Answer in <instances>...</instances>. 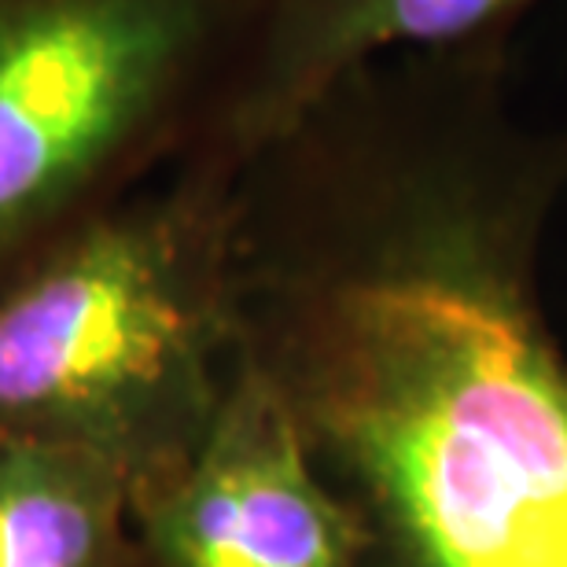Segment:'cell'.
<instances>
[{"label":"cell","mask_w":567,"mask_h":567,"mask_svg":"<svg viewBox=\"0 0 567 567\" xmlns=\"http://www.w3.org/2000/svg\"><path fill=\"white\" fill-rule=\"evenodd\" d=\"M262 0H0V288L210 147Z\"/></svg>","instance_id":"3"},{"label":"cell","mask_w":567,"mask_h":567,"mask_svg":"<svg viewBox=\"0 0 567 567\" xmlns=\"http://www.w3.org/2000/svg\"><path fill=\"white\" fill-rule=\"evenodd\" d=\"M137 567H372L277 388L244 354L196 450L133 491Z\"/></svg>","instance_id":"4"},{"label":"cell","mask_w":567,"mask_h":567,"mask_svg":"<svg viewBox=\"0 0 567 567\" xmlns=\"http://www.w3.org/2000/svg\"><path fill=\"white\" fill-rule=\"evenodd\" d=\"M538 0H262L240 82L210 147L251 158L328 85L383 55L513 38Z\"/></svg>","instance_id":"5"},{"label":"cell","mask_w":567,"mask_h":567,"mask_svg":"<svg viewBox=\"0 0 567 567\" xmlns=\"http://www.w3.org/2000/svg\"><path fill=\"white\" fill-rule=\"evenodd\" d=\"M240 166L199 147L0 288V435L89 450L133 491L196 450L240 358Z\"/></svg>","instance_id":"2"},{"label":"cell","mask_w":567,"mask_h":567,"mask_svg":"<svg viewBox=\"0 0 567 567\" xmlns=\"http://www.w3.org/2000/svg\"><path fill=\"white\" fill-rule=\"evenodd\" d=\"M130 505L111 461L0 435V567H137Z\"/></svg>","instance_id":"6"},{"label":"cell","mask_w":567,"mask_h":567,"mask_svg":"<svg viewBox=\"0 0 567 567\" xmlns=\"http://www.w3.org/2000/svg\"><path fill=\"white\" fill-rule=\"evenodd\" d=\"M508 38L372 60L236 177L240 354L372 567H567V358L535 295L564 144Z\"/></svg>","instance_id":"1"}]
</instances>
